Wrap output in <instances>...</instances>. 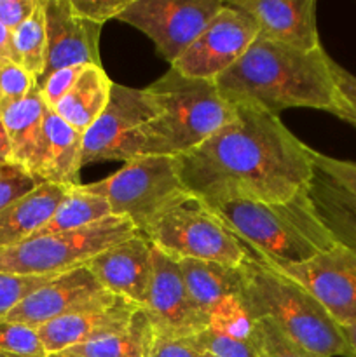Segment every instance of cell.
<instances>
[{"mask_svg": "<svg viewBox=\"0 0 356 357\" xmlns=\"http://www.w3.org/2000/svg\"><path fill=\"white\" fill-rule=\"evenodd\" d=\"M105 289L87 267L58 275L21 300L6 316L7 321L38 328L66 314L86 309L105 295Z\"/></svg>", "mask_w": 356, "mask_h": 357, "instance_id": "2e32d148", "label": "cell"}, {"mask_svg": "<svg viewBox=\"0 0 356 357\" xmlns=\"http://www.w3.org/2000/svg\"><path fill=\"white\" fill-rule=\"evenodd\" d=\"M258 24L244 10L223 3L194 44L171 65L181 75L215 82L257 38Z\"/></svg>", "mask_w": 356, "mask_h": 357, "instance_id": "8fae6325", "label": "cell"}, {"mask_svg": "<svg viewBox=\"0 0 356 357\" xmlns=\"http://www.w3.org/2000/svg\"><path fill=\"white\" fill-rule=\"evenodd\" d=\"M80 187L103 197L112 216L128 218L142 236L164 211L192 195L180 178L177 157H138L117 173Z\"/></svg>", "mask_w": 356, "mask_h": 357, "instance_id": "8992f818", "label": "cell"}, {"mask_svg": "<svg viewBox=\"0 0 356 357\" xmlns=\"http://www.w3.org/2000/svg\"><path fill=\"white\" fill-rule=\"evenodd\" d=\"M86 267L105 291L143 307L152 278V244L136 234L105 250Z\"/></svg>", "mask_w": 356, "mask_h": 357, "instance_id": "ac0fdd59", "label": "cell"}, {"mask_svg": "<svg viewBox=\"0 0 356 357\" xmlns=\"http://www.w3.org/2000/svg\"><path fill=\"white\" fill-rule=\"evenodd\" d=\"M44 98L35 86L28 96L10 105L0 114L10 149V162L34 176L38 150L44 136V119L47 112Z\"/></svg>", "mask_w": 356, "mask_h": 357, "instance_id": "ffe728a7", "label": "cell"}, {"mask_svg": "<svg viewBox=\"0 0 356 357\" xmlns=\"http://www.w3.org/2000/svg\"><path fill=\"white\" fill-rule=\"evenodd\" d=\"M3 164H13L10 162V149L9 142H7L6 129H3L2 119H0V166Z\"/></svg>", "mask_w": 356, "mask_h": 357, "instance_id": "b9f144b4", "label": "cell"}, {"mask_svg": "<svg viewBox=\"0 0 356 357\" xmlns=\"http://www.w3.org/2000/svg\"><path fill=\"white\" fill-rule=\"evenodd\" d=\"M112 211L108 202L100 195L89 194L82 187L70 188L68 194L59 202L54 215L49 218V222L34 234L31 237L51 236V234L70 232V230L82 229V227L93 225L105 218H110Z\"/></svg>", "mask_w": 356, "mask_h": 357, "instance_id": "484cf974", "label": "cell"}, {"mask_svg": "<svg viewBox=\"0 0 356 357\" xmlns=\"http://www.w3.org/2000/svg\"><path fill=\"white\" fill-rule=\"evenodd\" d=\"M56 278L58 275H13L0 272V317H6L21 300Z\"/></svg>", "mask_w": 356, "mask_h": 357, "instance_id": "4dcf8cb0", "label": "cell"}, {"mask_svg": "<svg viewBox=\"0 0 356 357\" xmlns=\"http://www.w3.org/2000/svg\"><path fill=\"white\" fill-rule=\"evenodd\" d=\"M154 328L145 309L140 307L124 330L101 340L87 342L68 349V354L79 357H147L154 342Z\"/></svg>", "mask_w": 356, "mask_h": 357, "instance_id": "d4e9b609", "label": "cell"}, {"mask_svg": "<svg viewBox=\"0 0 356 357\" xmlns=\"http://www.w3.org/2000/svg\"><path fill=\"white\" fill-rule=\"evenodd\" d=\"M314 171L356 197V162L335 159L314 150Z\"/></svg>", "mask_w": 356, "mask_h": 357, "instance_id": "836d02e7", "label": "cell"}, {"mask_svg": "<svg viewBox=\"0 0 356 357\" xmlns=\"http://www.w3.org/2000/svg\"><path fill=\"white\" fill-rule=\"evenodd\" d=\"M40 181L14 164L0 166V209L34 190Z\"/></svg>", "mask_w": 356, "mask_h": 357, "instance_id": "e575fe53", "label": "cell"}, {"mask_svg": "<svg viewBox=\"0 0 356 357\" xmlns=\"http://www.w3.org/2000/svg\"><path fill=\"white\" fill-rule=\"evenodd\" d=\"M82 132L66 124L54 110L47 108L44 119V136L38 150L34 178L40 183L79 187Z\"/></svg>", "mask_w": 356, "mask_h": 357, "instance_id": "d6986e66", "label": "cell"}, {"mask_svg": "<svg viewBox=\"0 0 356 357\" xmlns=\"http://www.w3.org/2000/svg\"><path fill=\"white\" fill-rule=\"evenodd\" d=\"M13 42L20 65L37 80V77L44 70L45 47H47L45 14L42 0L38 2L35 13L20 28L13 31Z\"/></svg>", "mask_w": 356, "mask_h": 357, "instance_id": "4316f807", "label": "cell"}, {"mask_svg": "<svg viewBox=\"0 0 356 357\" xmlns=\"http://www.w3.org/2000/svg\"><path fill=\"white\" fill-rule=\"evenodd\" d=\"M145 89L157 114L131 132L122 162L138 157L187 155L237 114V108L223 100L215 82L191 79L175 68Z\"/></svg>", "mask_w": 356, "mask_h": 357, "instance_id": "3957f363", "label": "cell"}, {"mask_svg": "<svg viewBox=\"0 0 356 357\" xmlns=\"http://www.w3.org/2000/svg\"><path fill=\"white\" fill-rule=\"evenodd\" d=\"M229 6L250 14L262 37L299 49H321L316 0H229Z\"/></svg>", "mask_w": 356, "mask_h": 357, "instance_id": "e0dca14e", "label": "cell"}, {"mask_svg": "<svg viewBox=\"0 0 356 357\" xmlns=\"http://www.w3.org/2000/svg\"><path fill=\"white\" fill-rule=\"evenodd\" d=\"M236 108L229 124L177 157L185 188L205 204L286 202L304 194L314 178V150L279 115L246 105Z\"/></svg>", "mask_w": 356, "mask_h": 357, "instance_id": "6da1fadb", "label": "cell"}, {"mask_svg": "<svg viewBox=\"0 0 356 357\" xmlns=\"http://www.w3.org/2000/svg\"><path fill=\"white\" fill-rule=\"evenodd\" d=\"M0 357H14V356H7V354H0Z\"/></svg>", "mask_w": 356, "mask_h": 357, "instance_id": "f6af8a7d", "label": "cell"}, {"mask_svg": "<svg viewBox=\"0 0 356 357\" xmlns=\"http://www.w3.org/2000/svg\"><path fill=\"white\" fill-rule=\"evenodd\" d=\"M147 357H213L192 338L154 337Z\"/></svg>", "mask_w": 356, "mask_h": 357, "instance_id": "74e56055", "label": "cell"}, {"mask_svg": "<svg viewBox=\"0 0 356 357\" xmlns=\"http://www.w3.org/2000/svg\"><path fill=\"white\" fill-rule=\"evenodd\" d=\"M70 188L40 183L27 195L0 209V250L37 234L49 222Z\"/></svg>", "mask_w": 356, "mask_h": 357, "instance_id": "44dd1931", "label": "cell"}, {"mask_svg": "<svg viewBox=\"0 0 356 357\" xmlns=\"http://www.w3.org/2000/svg\"><path fill=\"white\" fill-rule=\"evenodd\" d=\"M35 77L17 63H2L0 68V114L31 93Z\"/></svg>", "mask_w": 356, "mask_h": 357, "instance_id": "1f68e13d", "label": "cell"}, {"mask_svg": "<svg viewBox=\"0 0 356 357\" xmlns=\"http://www.w3.org/2000/svg\"><path fill=\"white\" fill-rule=\"evenodd\" d=\"M0 61L2 63H17L16 51H14L13 42V31L7 30L2 23H0Z\"/></svg>", "mask_w": 356, "mask_h": 357, "instance_id": "60d3db41", "label": "cell"}, {"mask_svg": "<svg viewBox=\"0 0 356 357\" xmlns=\"http://www.w3.org/2000/svg\"><path fill=\"white\" fill-rule=\"evenodd\" d=\"M45 14V65L35 86L40 87L54 72L73 66L98 65L100 61L101 24L82 20L72 9L70 0H42Z\"/></svg>", "mask_w": 356, "mask_h": 357, "instance_id": "5bb4252c", "label": "cell"}, {"mask_svg": "<svg viewBox=\"0 0 356 357\" xmlns=\"http://www.w3.org/2000/svg\"><path fill=\"white\" fill-rule=\"evenodd\" d=\"M313 208L335 243L356 251V197L314 171L307 188Z\"/></svg>", "mask_w": 356, "mask_h": 357, "instance_id": "cb8c5ba5", "label": "cell"}, {"mask_svg": "<svg viewBox=\"0 0 356 357\" xmlns=\"http://www.w3.org/2000/svg\"><path fill=\"white\" fill-rule=\"evenodd\" d=\"M0 354L14 357H45L37 330L0 317Z\"/></svg>", "mask_w": 356, "mask_h": 357, "instance_id": "f1b7e54d", "label": "cell"}, {"mask_svg": "<svg viewBox=\"0 0 356 357\" xmlns=\"http://www.w3.org/2000/svg\"><path fill=\"white\" fill-rule=\"evenodd\" d=\"M264 264L304 286L339 326H356V251L337 243L300 264Z\"/></svg>", "mask_w": 356, "mask_h": 357, "instance_id": "30bf717a", "label": "cell"}, {"mask_svg": "<svg viewBox=\"0 0 356 357\" xmlns=\"http://www.w3.org/2000/svg\"><path fill=\"white\" fill-rule=\"evenodd\" d=\"M38 2L40 0H0V23L14 31L35 13Z\"/></svg>", "mask_w": 356, "mask_h": 357, "instance_id": "ab89813d", "label": "cell"}, {"mask_svg": "<svg viewBox=\"0 0 356 357\" xmlns=\"http://www.w3.org/2000/svg\"><path fill=\"white\" fill-rule=\"evenodd\" d=\"M140 307L138 303L107 291L86 309L49 321L35 330L45 352L56 354L124 330Z\"/></svg>", "mask_w": 356, "mask_h": 357, "instance_id": "9a60e30c", "label": "cell"}, {"mask_svg": "<svg viewBox=\"0 0 356 357\" xmlns=\"http://www.w3.org/2000/svg\"><path fill=\"white\" fill-rule=\"evenodd\" d=\"M222 7L220 0H131L117 20L145 33L173 65Z\"/></svg>", "mask_w": 356, "mask_h": 357, "instance_id": "9c48e42d", "label": "cell"}, {"mask_svg": "<svg viewBox=\"0 0 356 357\" xmlns=\"http://www.w3.org/2000/svg\"><path fill=\"white\" fill-rule=\"evenodd\" d=\"M138 234L128 218L110 216L70 232L28 237L0 250V272L13 275H59L86 267L114 244Z\"/></svg>", "mask_w": 356, "mask_h": 357, "instance_id": "52a82bcc", "label": "cell"}, {"mask_svg": "<svg viewBox=\"0 0 356 357\" xmlns=\"http://www.w3.org/2000/svg\"><path fill=\"white\" fill-rule=\"evenodd\" d=\"M241 300L251 319L265 317L313 357H355L342 326L304 286L250 253L241 265Z\"/></svg>", "mask_w": 356, "mask_h": 357, "instance_id": "277c9868", "label": "cell"}, {"mask_svg": "<svg viewBox=\"0 0 356 357\" xmlns=\"http://www.w3.org/2000/svg\"><path fill=\"white\" fill-rule=\"evenodd\" d=\"M251 326H253V319L248 314V310L244 309L243 300H241L239 295L227 298L225 302L220 303L213 310L212 317H209V328L212 330L241 338V340H250Z\"/></svg>", "mask_w": 356, "mask_h": 357, "instance_id": "f546056e", "label": "cell"}, {"mask_svg": "<svg viewBox=\"0 0 356 357\" xmlns=\"http://www.w3.org/2000/svg\"><path fill=\"white\" fill-rule=\"evenodd\" d=\"M154 335L163 338H188L209 328L188 296L180 261L152 246V278L143 303Z\"/></svg>", "mask_w": 356, "mask_h": 357, "instance_id": "7c38bea8", "label": "cell"}, {"mask_svg": "<svg viewBox=\"0 0 356 357\" xmlns=\"http://www.w3.org/2000/svg\"><path fill=\"white\" fill-rule=\"evenodd\" d=\"M188 338H192L199 347L208 351L213 357H257L250 340H241L212 328H206L201 333Z\"/></svg>", "mask_w": 356, "mask_h": 357, "instance_id": "d6a6232c", "label": "cell"}, {"mask_svg": "<svg viewBox=\"0 0 356 357\" xmlns=\"http://www.w3.org/2000/svg\"><path fill=\"white\" fill-rule=\"evenodd\" d=\"M80 70H82V66L58 70V72L52 73V75L49 77L40 87H38V91H40L42 98H44L45 105H47L49 108H54L56 105L65 98V94L68 93L70 87H72L73 82H75Z\"/></svg>", "mask_w": 356, "mask_h": 357, "instance_id": "f35d334b", "label": "cell"}, {"mask_svg": "<svg viewBox=\"0 0 356 357\" xmlns=\"http://www.w3.org/2000/svg\"><path fill=\"white\" fill-rule=\"evenodd\" d=\"M112 87L114 82L103 66H82L68 93L51 110H54L73 129L84 132L107 108Z\"/></svg>", "mask_w": 356, "mask_h": 357, "instance_id": "603a6c76", "label": "cell"}, {"mask_svg": "<svg viewBox=\"0 0 356 357\" xmlns=\"http://www.w3.org/2000/svg\"><path fill=\"white\" fill-rule=\"evenodd\" d=\"M145 237L154 248L178 261L194 258L241 267L250 257L248 248L223 225L212 208L194 195L164 211L149 227Z\"/></svg>", "mask_w": 356, "mask_h": 357, "instance_id": "ba28073f", "label": "cell"}, {"mask_svg": "<svg viewBox=\"0 0 356 357\" xmlns=\"http://www.w3.org/2000/svg\"><path fill=\"white\" fill-rule=\"evenodd\" d=\"M332 70H334L339 96H341V110L337 117L356 128V75H353L337 61L332 63Z\"/></svg>", "mask_w": 356, "mask_h": 357, "instance_id": "8d00e7d4", "label": "cell"}, {"mask_svg": "<svg viewBox=\"0 0 356 357\" xmlns=\"http://www.w3.org/2000/svg\"><path fill=\"white\" fill-rule=\"evenodd\" d=\"M206 206L264 261L300 264L337 244L314 211L307 190L286 202L223 201Z\"/></svg>", "mask_w": 356, "mask_h": 357, "instance_id": "5b68a950", "label": "cell"}, {"mask_svg": "<svg viewBox=\"0 0 356 357\" xmlns=\"http://www.w3.org/2000/svg\"><path fill=\"white\" fill-rule=\"evenodd\" d=\"M250 342L257 357H313L265 317L253 319Z\"/></svg>", "mask_w": 356, "mask_h": 357, "instance_id": "83f0119b", "label": "cell"}, {"mask_svg": "<svg viewBox=\"0 0 356 357\" xmlns=\"http://www.w3.org/2000/svg\"><path fill=\"white\" fill-rule=\"evenodd\" d=\"M332 63L323 47L299 51L258 33L215 84L234 107H257L274 115L288 108H314L337 117L341 96Z\"/></svg>", "mask_w": 356, "mask_h": 357, "instance_id": "7a4b0ae2", "label": "cell"}, {"mask_svg": "<svg viewBox=\"0 0 356 357\" xmlns=\"http://www.w3.org/2000/svg\"><path fill=\"white\" fill-rule=\"evenodd\" d=\"M342 331H344L346 338H348L349 345H351L353 352H355V357H356V326H344L342 328Z\"/></svg>", "mask_w": 356, "mask_h": 357, "instance_id": "7bdbcfd3", "label": "cell"}, {"mask_svg": "<svg viewBox=\"0 0 356 357\" xmlns=\"http://www.w3.org/2000/svg\"><path fill=\"white\" fill-rule=\"evenodd\" d=\"M0 68H2V61H0Z\"/></svg>", "mask_w": 356, "mask_h": 357, "instance_id": "bcb514c9", "label": "cell"}, {"mask_svg": "<svg viewBox=\"0 0 356 357\" xmlns=\"http://www.w3.org/2000/svg\"><path fill=\"white\" fill-rule=\"evenodd\" d=\"M156 105L147 89L114 82L107 108L82 132L80 167L103 160H122L131 132L156 117Z\"/></svg>", "mask_w": 356, "mask_h": 357, "instance_id": "4fadbf2b", "label": "cell"}, {"mask_svg": "<svg viewBox=\"0 0 356 357\" xmlns=\"http://www.w3.org/2000/svg\"><path fill=\"white\" fill-rule=\"evenodd\" d=\"M45 357H79V356L68 354V352H56V354H47Z\"/></svg>", "mask_w": 356, "mask_h": 357, "instance_id": "ee69618b", "label": "cell"}, {"mask_svg": "<svg viewBox=\"0 0 356 357\" xmlns=\"http://www.w3.org/2000/svg\"><path fill=\"white\" fill-rule=\"evenodd\" d=\"M129 2L131 0H70L77 16L101 26L108 20H117Z\"/></svg>", "mask_w": 356, "mask_h": 357, "instance_id": "d590c367", "label": "cell"}, {"mask_svg": "<svg viewBox=\"0 0 356 357\" xmlns=\"http://www.w3.org/2000/svg\"><path fill=\"white\" fill-rule=\"evenodd\" d=\"M180 268L192 303L208 321L220 303L241 293V267L185 258Z\"/></svg>", "mask_w": 356, "mask_h": 357, "instance_id": "7402d4cb", "label": "cell"}]
</instances>
